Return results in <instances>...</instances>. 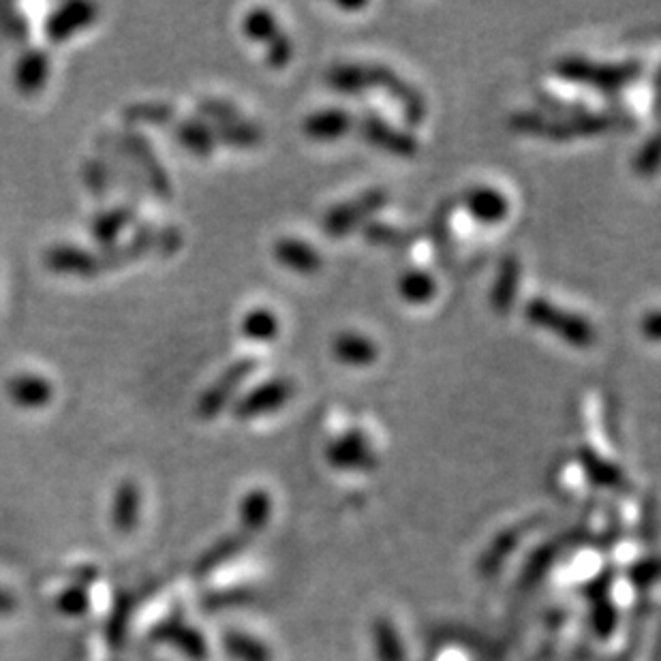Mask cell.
I'll use <instances>...</instances> for the list:
<instances>
[{
  "label": "cell",
  "instance_id": "cell-4",
  "mask_svg": "<svg viewBox=\"0 0 661 661\" xmlns=\"http://www.w3.org/2000/svg\"><path fill=\"white\" fill-rule=\"evenodd\" d=\"M360 69V88L362 92L379 88L390 95V99L396 101L401 107L403 116L407 118L409 125H422L428 116V105L422 92L415 88L411 82H407L403 75H398L392 67L381 65V63H358Z\"/></svg>",
  "mask_w": 661,
  "mask_h": 661
},
{
  "label": "cell",
  "instance_id": "cell-18",
  "mask_svg": "<svg viewBox=\"0 0 661 661\" xmlns=\"http://www.w3.org/2000/svg\"><path fill=\"white\" fill-rule=\"evenodd\" d=\"M43 264L56 274L84 276V279L97 276L92 251L84 247H73V244H54V247L43 253Z\"/></svg>",
  "mask_w": 661,
  "mask_h": 661
},
{
  "label": "cell",
  "instance_id": "cell-6",
  "mask_svg": "<svg viewBox=\"0 0 661 661\" xmlns=\"http://www.w3.org/2000/svg\"><path fill=\"white\" fill-rule=\"evenodd\" d=\"M390 193L381 187L366 189L360 195L347 199L343 204L332 206L324 217V229L332 238H345L353 229L364 227L377 212L386 208Z\"/></svg>",
  "mask_w": 661,
  "mask_h": 661
},
{
  "label": "cell",
  "instance_id": "cell-33",
  "mask_svg": "<svg viewBox=\"0 0 661 661\" xmlns=\"http://www.w3.org/2000/svg\"><path fill=\"white\" fill-rule=\"evenodd\" d=\"M659 167V137L653 133L647 142L638 148V155L634 157V169L642 178H651L657 174Z\"/></svg>",
  "mask_w": 661,
  "mask_h": 661
},
{
  "label": "cell",
  "instance_id": "cell-28",
  "mask_svg": "<svg viewBox=\"0 0 661 661\" xmlns=\"http://www.w3.org/2000/svg\"><path fill=\"white\" fill-rule=\"evenodd\" d=\"M578 456H580V463H582L584 471H587L591 480H595L599 484H606V486H619L625 482L621 471L599 456L595 450H591L589 445H582V448L578 450Z\"/></svg>",
  "mask_w": 661,
  "mask_h": 661
},
{
  "label": "cell",
  "instance_id": "cell-27",
  "mask_svg": "<svg viewBox=\"0 0 661 661\" xmlns=\"http://www.w3.org/2000/svg\"><path fill=\"white\" fill-rule=\"evenodd\" d=\"M242 33H244V37L255 43L268 45L276 35L281 33V28H279V22H276V18H274V13L268 7H255L244 15Z\"/></svg>",
  "mask_w": 661,
  "mask_h": 661
},
{
  "label": "cell",
  "instance_id": "cell-8",
  "mask_svg": "<svg viewBox=\"0 0 661 661\" xmlns=\"http://www.w3.org/2000/svg\"><path fill=\"white\" fill-rule=\"evenodd\" d=\"M97 148L101 155L97 157L105 169L107 174H110V180H116L122 191H125L131 197V204H140V199L146 193V182L137 172L135 165L131 163L129 155L125 152V148L120 146L116 133H101L97 137Z\"/></svg>",
  "mask_w": 661,
  "mask_h": 661
},
{
  "label": "cell",
  "instance_id": "cell-25",
  "mask_svg": "<svg viewBox=\"0 0 661 661\" xmlns=\"http://www.w3.org/2000/svg\"><path fill=\"white\" fill-rule=\"evenodd\" d=\"M122 120H125V127H131V129H137L142 125L165 127V125H169V122L176 120V107L165 101L131 103L125 107V110H122Z\"/></svg>",
  "mask_w": 661,
  "mask_h": 661
},
{
  "label": "cell",
  "instance_id": "cell-11",
  "mask_svg": "<svg viewBox=\"0 0 661 661\" xmlns=\"http://www.w3.org/2000/svg\"><path fill=\"white\" fill-rule=\"evenodd\" d=\"M99 7L88 0H69L58 5L45 18V35L52 43L69 41L78 30H84L97 20Z\"/></svg>",
  "mask_w": 661,
  "mask_h": 661
},
{
  "label": "cell",
  "instance_id": "cell-12",
  "mask_svg": "<svg viewBox=\"0 0 661 661\" xmlns=\"http://www.w3.org/2000/svg\"><path fill=\"white\" fill-rule=\"evenodd\" d=\"M326 458L336 469H356V471L373 469L377 460L373 448L368 445L366 435L358 428H351L341 437L332 439L326 450Z\"/></svg>",
  "mask_w": 661,
  "mask_h": 661
},
{
  "label": "cell",
  "instance_id": "cell-36",
  "mask_svg": "<svg viewBox=\"0 0 661 661\" xmlns=\"http://www.w3.org/2000/svg\"><path fill=\"white\" fill-rule=\"evenodd\" d=\"M364 7H366V3H338V9H343V11H360Z\"/></svg>",
  "mask_w": 661,
  "mask_h": 661
},
{
  "label": "cell",
  "instance_id": "cell-5",
  "mask_svg": "<svg viewBox=\"0 0 661 661\" xmlns=\"http://www.w3.org/2000/svg\"><path fill=\"white\" fill-rule=\"evenodd\" d=\"M116 137L120 146L125 148L137 172H140V176L144 178L146 189H150L152 195H157L161 199L172 197L174 193L172 178H169L165 165L159 161L155 146H152L148 137L140 129H131V127H122L116 133Z\"/></svg>",
  "mask_w": 661,
  "mask_h": 661
},
{
  "label": "cell",
  "instance_id": "cell-22",
  "mask_svg": "<svg viewBox=\"0 0 661 661\" xmlns=\"http://www.w3.org/2000/svg\"><path fill=\"white\" fill-rule=\"evenodd\" d=\"M174 137L184 150H189L197 159L212 157L214 148H217V137H214L212 127L199 116L178 120L174 127Z\"/></svg>",
  "mask_w": 661,
  "mask_h": 661
},
{
  "label": "cell",
  "instance_id": "cell-14",
  "mask_svg": "<svg viewBox=\"0 0 661 661\" xmlns=\"http://www.w3.org/2000/svg\"><path fill=\"white\" fill-rule=\"evenodd\" d=\"M330 351L336 362L351 368H366L375 364L379 358V347L373 338L356 330L336 334L330 343Z\"/></svg>",
  "mask_w": 661,
  "mask_h": 661
},
{
  "label": "cell",
  "instance_id": "cell-23",
  "mask_svg": "<svg viewBox=\"0 0 661 661\" xmlns=\"http://www.w3.org/2000/svg\"><path fill=\"white\" fill-rule=\"evenodd\" d=\"M217 137V144H225L232 148H255L264 140V131L253 120H247L242 116L229 118L223 122H214L210 125Z\"/></svg>",
  "mask_w": 661,
  "mask_h": 661
},
{
  "label": "cell",
  "instance_id": "cell-35",
  "mask_svg": "<svg viewBox=\"0 0 661 661\" xmlns=\"http://www.w3.org/2000/svg\"><path fill=\"white\" fill-rule=\"evenodd\" d=\"M642 328V334H644V338H649V341H659V332H661V326H659V313L657 311H651V313H647V315H644V319H642V324H640Z\"/></svg>",
  "mask_w": 661,
  "mask_h": 661
},
{
  "label": "cell",
  "instance_id": "cell-15",
  "mask_svg": "<svg viewBox=\"0 0 661 661\" xmlns=\"http://www.w3.org/2000/svg\"><path fill=\"white\" fill-rule=\"evenodd\" d=\"M272 255L279 264L291 272L311 276L324 266V257L313 247L300 238H279L274 242Z\"/></svg>",
  "mask_w": 661,
  "mask_h": 661
},
{
  "label": "cell",
  "instance_id": "cell-24",
  "mask_svg": "<svg viewBox=\"0 0 661 661\" xmlns=\"http://www.w3.org/2000/svg\"><path fill=\"white\" fill-rule=\"evenodd\" d=\"M398 298L411 306L428 304L437 296V281L435 276L422 268H409L405 270L396 281Z\"/></svg>",
  "mask_w": 661,
  "mask_h": 661
},
{
  "label": "cell",
  "instance_id": "cell-16",
  "mask_svg": "<svg viewBox=\"0 0 661 661\" xmlns=\"http://www.w3.org/2000/svg\"><path fill=\"white\" fill-rule=\"evenodd\" d=\"M353 129V118L343 107H326L309 114L302 122V131L313 142H338Z\"/></svg>",
  "mask_w": 661,
  "mask_h": 661
},
{
  "label": "cell",
  "instance_id": "cell-1",
  "mask_svg": "<svg viewBox=\"0 0 661 661\" xmlns=\"http://www.w3.org/2000/svg\"><path fill=\"white\" fill-rule=\"evenodd\" d=\"M510 127L518 133L527 135H540L546 140L567 142L576 140V137H591L612 131L617 127L632 129L634 118L623 112H593L576 116V118H550L540 110H520L510 116Z\"/></svg>",
  "mask_w": 661,
  "mask_h": 661
},
{
  "label": "cell",
  "instance_id": "cell-19",
  "mask_svg": "<svg viewBox=\"0 0 661 661\" xmlns=\"http://www.w3.org/2000/svg\"><path fill=\"white\" fill-rule=\"evenodd\" d=\"M5 392L18 407L37 409L52 401L54 386L45 377L33 373H18L5 383Z\"/></svg>",
  "mask_w": 661,
  "mask_h": 661
},
{
  "label": "cell",
  "instance_id": "cell-26",
  "mask_svg": "<svg viewBox=\"0 0 661 661\" xmlns=\"http://www.w3.org/2000/svg\"><path fill=\"white\" fill-rule=\"evenodd\" d=\"M240 330H242L244 338H249V341L272 343L281 332V321H279V315H276L274 311L259 306V309H253L242 317Z\"/></svg>",
  "mask_w": 661,
  "mask_h": 661
},
{
  "label": "cell",
  "instance_id": "cell-17",
  "mask_svg": "<svg viewBox=\"0 0 661 661\" xmlns=\"http://www.w3.org/2000/svg\"><path fill=\"white\" fill-rule=\"evenodd\" d=\"M50 69H52V60L50 54L43 52L39 48H30L22 52V56L15 63L13 71V82L15 88H18L22 95H37L43 86L50 80Z\"/></svg>",
  "mask_w": 661,
  "mask_h": 661
},
{
  "label": "cell",
  "instance_id": "cell-2",
  "mask_svg": "<svg viewBox=\"0 0 661 661\" xmlns=\"http://www.w3.org/2000/svg\"><path fill=\"white\" fill-rule=\"evenodd\" d=\"M552 71L565 82L584 84L604 92V95H617L640 78L642 63L636 58L619 60V63H599V60L587 56H563L552 65Z\"/></svg>",
  "mask_w": 661,
  "mask_h": 661
},
{
  "label": "cell",
  "instance_id": "cell-3",
  "mask_svg": "<svg viewBox=\"0 0 661 661\" xmlns=\"http://www.w3.org/2000/svg\"><path fill=\"white\" fill-rule=\"evenodd\" d=\"M525 319L531 326L542 328L550 334L559 336L563 343L576 349L593 347L597 332L587 317L565 311L561 306L552 304L546 298H533L525 306Z\"/></svg>",
  "mask_w": 661,
  "mask_h": 661
},
{
  "label": "cell",
  "instance_id": "cell-34",
  "mask_svg": "<svg viewBox=\"0 0 661 661\" xmlns=\"http://www.w3.org/2000/svg\"><path fill=\"white\" fill-rule=\"evenodd\" d=\"M266 50V65L276 71L285 69L291 63V58H294V43H291L283 30L266 45Z\"/></svg>",
  "mask_w": 661,
  "mask_h": 661
},
{
  "label": "cell",
  "instance_id": "cell-30",
  "mask_svg": "<svg viewBox=\"0 0 661 661\" xmlns=\"http://www.w3.org/2000/svg\"><path fill=\"white\" fill-rule=\"evenodd\" d=\"M362 234H364L366 242L379 244V247H405L407 242H411L405 229H398V227L386 225V223H371V221H368L362 227Z\"/></svg>",
  "mask_w": 661,
  "mask_h": 661
},
{
  "label": "cell",
  "instance_id": "cell-32",
  "mask_svg": "<svg viewBox=\"0 0 661 661\" xmlns=\"http://www.w3.org/2000/svg\"><path fill=\"white\" fill-rule=\"evenodd\" d=\"M82 178H84V184L88 187V191L103 199L107 195V191H110V174H107V169L105 165L95 157V159H88L82 167Z\"/></svg>",
  "mask_w": 661,
  "mask_h": 661
},
{
  "label": "cell",
  "instance_id": "cell-13",
  "mask_svg": "<svg viewBox=\"0 0 661 661\" xmlns=\"http://www.w3.org/2000/svg\"><path fill=\"white\" fill-rule=\"evenodd\" d=\"M463 206L480 225H499L510 214V199L488 184H475L463 195Z\"/></svg>",
  "mask_w": 661,
  "mask_h": 661
},
{
  "label": "cell",
  "instance_id": "cell-21",
  "mask_svg": "<svg viewBox=\"0 0 661 661\" xmlns=\"http://www.w3.org/2000/svg\"><path fill=\"white\" fill-rule=\"evenodd\" d=\"M131 223H137V206L127 202L95 214L90 221V234L101 247H112Z\"/></svg>",
  "mask_w": 661,
  "mask_h": 661
},
{
  "label": "cell",
  "instance_id": "cell-7",
  "mask_svg": "<svg viewBox=\"0 0 661 661\" xmlns=\"http://www.w3.org/2000/svg\"><path fill=\"white\" fill-rule=\"evenodd\" d=\"M259 366V360L255 356H244L229 364L225 371L214 379L210 386L202 392L197 401V415L204 420L217 418V415L229 405V401L238 394L240 386L247 381Z\"/></svg>",
  "mask_w": 661,
  "mask_h": 661
},
{
  "label": "cell",
  "instance_id": "cell-29",
  "mask_svg": "<svg viewBox=\"0 0 661 661\" xmlns=\"http://www.w3.org/2000/svg\"><path fill=\"white\" fill-rule=\"evenodd\" d=\"M0 33L15 43H26L30 37V26L24 13L9 3H0Z\"/></svg>",
  "mask_w": 661,
  "mask_h": 661
},
{
  "label": "cell",
  "instance_id": "cell-20",
  "mask_svg": "<svg viewBox=\"0 0 661 661\" xmlns=\"http://www.w3.org/2000/svg\"><path fill=\"white\" fill-rule=\"evenodd\" d=\"M520 274L522 266L516 255H505L499 264V272L493 289H490V306L493 311L501 317L510 315L512 306L518 298V287H520Z\"/></svg>",
  "mask_w": 661,
  "mask_h": 661
},
{
  "label": "cell",
  "instance_id": "cell-9",
  "mask_svg": "<svg viewBox=\"0 0 661 661\" xmlns=\"http://www.w3.org/2000/svg\"><path fill=\"white\" fill-rule=\"evenodd\" d=\"M360 135L366 144H371L383 152H390L398 159H413L420 152V144L415 137L403 129L390 125L377 112L366 110L360 118Z\"/></svg>",
  "mask_w": 661,
  "mask_h": 661
},
{
  "label": "cell",
  "instance_id": "cell-10",
  "mask_svg": "<svg viewBox=\"0 0 661 661\" xmlns=\"http://www.w3.org/2000/svg\"><path fill=\"white\" fill-rule=\"evenodd\" d=\"M296 392V383L287 379V377H274L264 383H259L257 388L247 392L244 396L238 398V403L234 405V415L238 420H253L259 418V415H268L274 413L276 409H281L285 403H289V398Z\"/></svg>",
  "mask_w": 661,
  "mask_h": 661
},
{
  "label": "cell",
  "instance_id": "cell-31",
  "mask_svg": "<svg viewBox=\"0 0 661 661\" xmlns=\"http://www.w3.org/2000/svg\"><path fill=\"white\" fill-rule=\"evenodd\" d=\"M197 116L206 120L208 125H214V122H223L229 118L240 116L238 107L227 101V99H217V97H206L197 101Z\"/></svg>",
  "mask_w": 661,
  "mask_h": 661
}]
</instances>
